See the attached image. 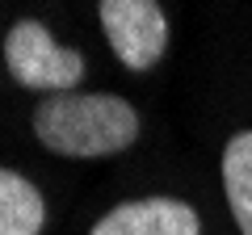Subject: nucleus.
I'll return each instance as SVG.
<instances>
[{
	"mask_svg": "<svg viewBox=\"0 0 252 235\" xmlns=\"http://www.w3.org/2000/svg\"><path fill=\"white\" fill-rule=\"evenodd\" d=\"M4 72L30 92H76L84 80V55L63 46L38 17H21L4 34Z\"/></svg>",
	"mask_w": 252,
	"mask_h": 235,
	"instance_id": "obj_2",
	"label": "nucleus"
},
{
	"mask_svg": "<svg viewBox=\"0 0 252 235\" xmlns=\"http://www.w3.org/2000/svg\"><path fill=\"white\" fill-rule=\"evenodd\" d=\"M223 198L231 210V223L240 227V235H252V130H235L223 147Z\"/></svg>",
	"mask_w": 252,
	"mask_h": 235,
	"instance_id": "obj_6",
	"label": "nucleus"
},
{
	"mask_svg": "<svg viewBox=\"0 0 252 235\" xmlns=\"http://www.w3.org/2000/svg\"><path fill=\"white\" fill-rule=\"evenodd\" d=\"M97 21L118 63L130 72H152L168 51V13L156 0H101Z\"/></svg>",
	"mask_w": 252,
	"mask_h": 235,
	"instance_id": "obj_3",
	"label": "nucleus"
},
{
	"mask_svg": "<svg viewBox=\"0 0 252 235\" xmlns=\"http://www.w3.org/2000/svg\"><path fill=\"white\" fill-rule=\"evenodd\" d=\"M46 198L26 172L0 168V235H42Z\"/></svg>",
	"mask_w": 252,
	"mask_h": 235,
	"instance_id": "obj_5",
	"label": "nucleus"
},
{
	"mask_svg": "<svg viewBox=\"0 0 252 235\" xmlns=\"http://www.w3.org/2000/svg\"><path fill=\"white\" fill-rule=\"evenodd\" d=\"M34 139L63 160H105L135 147L143 118L118 92H59L42 97L30 118Z\"/></svg>",
	"mask_w": 252,
	"mask_h": 235,
	"instance_id": "obj_1",
	"label": "nucleus"
},
{
	"mask_svg": "<svg viewBox=\"0 0 252 235\" xmlns=\"http://www.w3.org/2000/svg\"><path fill=\"white\" fill-rule=\"evenodd\" d=\"M89 235H202V218L181 198L147 193V198H130L105 210Z\"/></svg>",
	"mask_w": 252,
	"mask_h": 235,
	"instance_id": "obj_4",
	"label": "nucleus"
}]
</instances>
